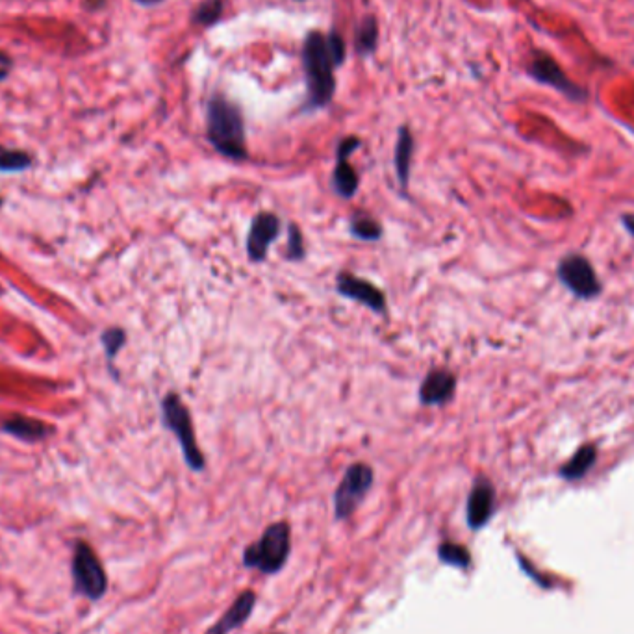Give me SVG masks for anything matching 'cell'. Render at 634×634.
<instances>
[{
	"label": "cell",
	"mask_w": 634,
	"mask_h": 634,
	"mask_svg": "<svg viewBox=\"0 0 634 634\" xmlns=\"http://www.w3.org/2000/svg\"><path fill=\"white\" fill-rule=\"evenodd\" d=\"M206 138L217 153L234 162L249 158L243 112L223 93H214L206 106Z\"/></svg>",
	"instance_id": "6da1fadb"
},
{
	"label": "cell",
	"mask_w": 634,
	"mask_h": 634,
	"mask_svg": "<svg viewBox=\"0 0 634 634\" xmlns=\"http://www.w3.org/2000/svg\"><path fill=\"white\" fill-rule=\"evenodd\" d=\"M303 69H305V112L325 110L336 95V69L330 56L327 36L321 32H308L303 43Z\"/></svg>",
	"instance_id": "7a4b0ae2"
},
{
	"label": "cell",
	"mask_w": 634,
	"mask_h": 634,
	"mask_svg": "<svg viewBox=\"0 0 634 634\" xmlns=\"http://www.w3.org/2000/svg\"><path fill=\"white\" fill-rule=\"evenodd\" d=\"M292 555V527L288 521H275L262 536L243 551L241 564L264 575H277Z\"/></svg>",
	"instance_id": "3957f363"
},
{
	"label": "cell",
	"mask_w": 634,
	"mask_h": 634,
	"mask_svg": "<svg viewBox=\"0 0 634 634\" xmlns=\"http://www.w3.org/2000/svg\"><path fill=\"white\" fill-rule=\"evenodd\" d=\"M160 410L162 423L167 431L175 434L186 466L195 473H203L206 470V457L195 436L190 408L180 399V395L167 392L160 403Z\"/></svg>",
	"instance_id": "277c9868"
},
{
	"label": "cell",
	"mask_w": 634,
	"mask_h": 634,
	"mask_svg": "<svg viewBox=\"0 0 634 634\" xmlns=\"http://www.w3.org/2000/svg\"><path fill=\"white\" fill-rule=\"evenodd\" d=\"M71 586L73 594L91 603L101 601L108 592V573L97 551L86 540H75L71 555Z\"/></svg>",
	"instance_id": "5b68a950"
},
{
	"label": "cell",
	"mask_w": 634,
	"mask_h": 634,
	"mask_svg": "<svg viewBox=\"0 0 634 634\" xmlns=\"http://www.w3.org/2000/svg\"><path fill=\"white\" fill-rule=\"evenodd\" d=\"M525 71L536 84L555 89L557 93H560L564 99H568L570 102L584 104V102L590 101V91L581 84H577L575 80H571L551 52L533 49L527 58Z\"/></svg>",
	"instance_id": "8992f818"
},
{
	"label": "cell",
	"mask_w": 634,
	"mask_h": 634,
	"mask_svg": "<svg viewBox=\"0 0 634 634\" xmlns=\"http://www.w3.org/2000/svg\"><path fill=\"white\" fill-rule=\"evenodd\" d=\"M373 484H375V471L368 462L351 464L343 473L342 481L332 495L334 518L338 521L349 520L364 503Z\"/></svg>",
	"instance_id": "52a82bcc"
},
{
	"label": "cell",
	"mask_w": 634,
	"mask_h": 634,
	"mask_svg": "<svg viewBox=\"0 0 634 634\" xmlns=\"http://www.w3.org/2000/svg\"><path fill=\"white\" fill-rule=\"evenodd\" d=\"M560 284L577 299L592 301L603 293V284L596 269L584 254L570 253L560 258L557 266Z\"/></svg>",
	"instance_id": "ba28073f"
},
{
	"label": "cell",
	"mask_w": 634,
	"mask_h": 634,
	"mask_svg": "<svg viewBox=\"0 0 634 634\" xmlns=\"http://www.w3.org/2000/svg\"><path fill=\"white\" fill-rule=\"evenodd\" d=\"M362 147L358 136H347L336 145V164L330 175V188L340 199H353L360 188V177L351 164V154Z\"/></svg>",
	"instance_id": "9c48e42d"
},
{
	"label": "cell",
	"mask_w": 634,
	"mask_h": 634,
	"mask_svg": "<svg viewBox=\"0 0 634 634\" xmlns=\"http://www.w3.org/2000/svg\"><path fill=\"white\" fill-rule=\"evenodd\" d=\"M336 292L342 295L343 299L366 306L373 314L388 316L386 293L368 279L356 277L351 271H340L336 275Z\"/></svg>",
	"instance_id": "30bf717a"
},
{
	"label": "cell",
	"mask_w": 634,
	"mask_h": 634,
	"mask_svg": "<svg viewBox=\"0 0 634 634\" xmlns=\"http://www.w3.org/2000/svg\"><path fill=\"white\" fill-rule=\"evenodd\" d=\"M280 232H282V221L275 212L262 210L253 217L247 238H245V251L253 264L266 262L269 247L279 240Z\"/></svg>",
	"instance_id": "8fae6325"
},
{
	"label": "cell",
	"mask_w": 634,
	"mask_h": 634,
	"mask_svg": "<svg viewBox=\"0 0 634 634\" xmlns=\"http://www.w3.org/2000/svg\"><path fill=\"white\" fill-rule=\"evenodd\" d=\"M495 512V488L492 481L484 475H479L471 486L468 501H466V523L471 531H481Z\"/></svg>",
	"instance_id": "7c38bea8"
},
{
	"label": "cell",
	"mask_w": 634,
	"mask_h": 634,
	"mask_svg": "<svg viewBox=\"0 0 634 634\" xmlns=\"http://www.w3.org/2000/svg\"><path fill=\"white\" fill-rule=\"evenodd\" d=\"M457 375L444 368H434L419 384L418 399L423 406L449 405L457 394Z\"/></svg>",
	"instance_id": "4fadbf2b"
},
{
	"label": "cell",
	"mask_w": 634,
	"mask_h": 634,
	"mask_svg": "<svg viewBox=\"0 0 634 634\" xmlns=\"http://www.w3.org/2000/svg\"><path fill=\"white\" fill-rule=\"evenodd\" d=\"M0 431L25 444H41L51 438L54 429L41 419L15 414L0 423Z\"/></svg>",
	"instance_id": "5bb4252c"
},
{
	"label": "cell",
	"mask_w": 634,
	"mask_h": 634,
	"mask_svg": "<svg viewBox=\"0 0 634 634\" xmlns=\"http://www.w3.org/2000/svg\"><path fill=\"white\" fill-rule=\"evenodd\" d=\"M258 597L253 590H245L240 596L236 597V601L230 605L229 610L217 620L216 625H212L204 634H230L236 629H240L241 625L251 618L254 607H256Z\"/></svg>",
	"instance_id": "9a60e30c"
},
{
	"label": "cell",
	"mask_w": 634,
	"mask_h": 634,
	"mask_svg": "<svg viewBox=\"0 0 634 634\" xmlns=\"http://www.w3.org/2000/svg\"><path fill=\"white\" fill-rule=\"evenodd\" d=\"M414 136H412V130L410 127L399 128V134H397V141H395L394 151V167L395 175L399 180V186L401 190L408 191L410 186V173H412V160H414Z\"/></svg>",
	"instance_id": "2e32d148"
},
{
	"label": "cell",
	"mask_w": 634,
	"mask_h": 634,
	"mask_svg": "<svg viewBox=\"0 0 634 634\" xmlns=\"http://www.w3.org/2000/svg\"><path fill=\"white\" fill-rule=\"evenodd\" d=\"M597 455H599V451H597L596 444L581 445V447L573 453V457L560 468L558 475H560L564 481L570 482L583 479L584 475L594 468V464L597 462Z\"/></svg>",
	"instance_id": "e0dca14e"
},
{
	"label": "cell",
	"mask_w": 634,
	"mask_h": 634,
	"mask_svg": "<svg viewBox=\"0 0 634 634\" xmlns=\"http://www.w3.org/2000/svg\"><path fill=\"white\" fill-rule=\"evenodd\" d=\"M349 234L358 241L377 243L384 236L382 223L377 217L369 216L366 212H356L349 217Z\"/></svg>",
	"instance_id": "ac0fdd59"
},
{
	"label": "cell",
	"mask_w": 634,
	"mask_h": 634,
	"mask_svg": "<svg viewBox=\"0 0 634 634\" xmlns=\"http://www.w3.org/2000/svg\"><path fill=\"white\" fill-rule=\"evenodd\" d=\"M379 41V23L373 15H366L355 30V51L360 58H368L377 51Z\"/></svg>",
	"instance_id": "d6986e66"
},
{
	"label": "cell",
	"mask_w": 634,
	"mask_h": 634,
	"mask_svg": "<svg viewBox=\"0 0 634 634\" xmlns=\"http://www.w3.org/2000/svg\"><path fill=\"white\" fill-rule=\"evenodd\" d=\"M127 340V330L121 329V327H108V329L102 330V349H104L106 362L110 366V371H112L115 381L119 379V373L114 369V360L123 351V347L127 345Z\"/></svg>",
	"instance_id": "ffe728a7"
},
{
	"label": "cell",
	"mask_w": 634,
	"mask_h": 634,
	"mask_svg": "<svg viewBox=\"0 0 634 634\" xmlns=\"http://www.w3.org/2000/svg\"><path fill=\"white\" fill-rule=\"evenodd\" d=\"M34 156L21 149H8L0 145V175H17L32 169Z\"/></svg>",
	"instance_id": "44dd1931"
},
{
	"label": "cell",
	"mask_w": 634,
	"mask_h": 634,
	"mask_svg": "<svg viewBox=\"0 0 634 634\" xmlns=\"http://www.w3.org/2000/svg\"><path fill=\"white\" fill-rule=\"evenodd\" d=\"M438 558L447 566H453L457 570H468L471 566L470 549L455 542H442L438 546Z\"/></svg>",
	"instance_id": "7402d4cb"
},
{
	"label": "cell",
	"mask_w": 634,
	"mask_h": 634,
	"mask_svg": "<svg viewBox=\"0 0 634 634\" xmlns=\"http://www.w3.org/2000/svg\"><path fill=\"white\" fill-rule=\"evenodd\" d=\"M223 8H225L223 0H204L195 8L191 21L193 25L203 26V28L214 26L223 15Z\"/></svg>",
	"instance_id": "603a6c76"
},
{
	"label": "cell",
	"mask_w": 634,
	"mask_h": 634,
	"mask_svg": "<svg viewBox=\"0 0 634 634\" xmlns=\"http://www.w3.org/2000/svg\"><path fill=\"white\" fill-rule=\"evenodd\" d=\"M284 256L288 262H303L306 258L305 236L295 223L288 225V247Z\"/></svg>",
	"instance_id": "cb8c5ba5"
},
{
	"label": "cell",
	"mask_w": 634,
	"mask_h": 634,
	"mask_svg": "<svg viewBox=\"0 0 634 634\" xmlns=\"http://www.w3.org/2000/svg\"><path fill=\"white\" fill-rule=\"evenodd\" d=\"M327 45H329L330 56H332L334 64L342 67L345 64L347 52H345V41H343L342 36L336 30H330L329 34H327Z\"/></svg>",
	"instance_id": "d4e9b609"
},
{
	"label": "cell",
	"mask_w": 634,
	"mask_h": 634,
	"mask_svg": "<svg viewBox=\"0 0 634 634\" xmlns=\"http://www.w3.org/2000/svg\"><path fill=\"white\" fill-rule=\"evenodd\" d=\"M623 229L627 230L634 238V214H625L622 217Z\"/></svg>",
	"instance_id": "484cf974"
},
{
	"label": "cell",
	"mask_w": 634,
	"mask_h": 634,
	"mask_svg": "<svg viewBox=\"0 0 634 634\" xmlns=\"http://www.w3.org/2000/svg\"><path fill=\"white\" fill-rule=\"evenodd\" d=\"M0 67H4V69H12L13 67L12 56H8L4 51H0Z\"/></svg>",
	"instance_id": "4316f807"
},
{
	"label": "cell",
	"mask_w": 634,
	"mask_h": 634,
	"mask_svg": "<svg viewBox=\"0 0 634 634\" xmlns=\"http://www.w3.org/2000/svg\"><path fill=\"white\" fill-rule=\"evenodd\" d=\"M132 2H136L138 6H141V8H153V6L162 4L164 0H132Z\"/></svg>",
	"instance_id": "83f0119b"
},
{
	"label": "cell",
	"mask_w": 634,
	"mask_h": 634,
	"mask_svg": "<svg viewBox=\"0 0 634 634\" xmlns=\"http://www.w3.org/2000/svg\"><path fill=\"white\" fill-rule=\"evenodd\" d=\"M8 78H10V69L0 67V82H4V80H8Z\"/></svg>",
	"instance_id": "f1b7e54d"
}]
</instances>
